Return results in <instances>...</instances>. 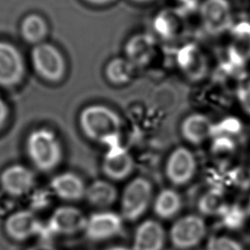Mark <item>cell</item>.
Returning a JSON list of instances; mask_svg holds the SVG:
<instances>
[{
  "instance_id": "8",
  "label": "cell",
  "mask_w": 250,
  "mask_h": 250,
  "mask_svg": "<svg viewBox=\"0 0 250 250\" xmlns=\"http://www.w3.org/2000/svg\"><path fill=\"white\" fill-rule=\"evenodd\" d=\"M176 62L184 75L191 81L203 79L208 72V61L202 49L193 42L182 45L176 54Z\"/></svg>"
},
{
  "instance_id": "23",
  "label": "cell",
  "mask_w": 250,
  "mask_h": 250,
  "mask_svg": "<svg viewBox=\"0 0 250 250\" xmlns=\"http://www.w3.org/2000/svg\"><path fill=\"white\" fill-rule=\"evenodd\" d=\"M135 67L125 57H116L107 62L104 68V74L111 84L124 85L132 79Z\"/></svg>"
},
{
  "instance_id": "29",
  "label": "cell",
  "mask_w": 250,
  "mask_h": 250,
  "mask_svg": "<svg viewBox=\"0 0 250 250\" xmlns=\"http://www.w3.org/2000/svg\"><path fill=\"white\" fill-rule=\"evenodd\" d=\"M9 116V108L7 104L2 98H0V130L4 127Z\"/></svg>"
},
{
  "instance_id": "3",
  "label": "cell",
  "mask_w": 250,
  "mask_h": 250,
  "mask_svg": "<svg viewBox=\"0 0 250 250\" xmlns=\"http://www.w3.org/2000/svg\"><path fill=\"white\" fill-rule=\"evenodd\" d=\"M152 198L151 183L143 177L133 179L124 188L121 199V216L124 220H139L147 210Z\"/></svg>"
},
{
  "instance_id": "24",
  "label": "cell",
  "mask_w": 250,
  "mask_h": 250,
  "mask_svg": "<svg viewBox=\"0 0 250 250\" xmlns=\"http://www.w3.org/2000/svg\"><path fill=\"white\" fill-rule=\"evenodd\" d=\"M226 207V199L219 190H208L198 201V209L204 215L220 216Z\"/></svg>"
},
{
  "instance_id": "21",
  "label": "cell",
  "mask_w": 250,
  "mask_h": 250,
  "mask_svg": "<svg viewBox=\"0 0 250 250\" xmlns=\"http://www.w3.org/2000/svg\"><path fill=\"white\" fill-rule=\"evenodd\" d=\"M182 208V197L178 191L172 188H163L153 201L155 215L163 220L175 217Z\"/></svg>"
},
{
  "instance_id": "16",
  "label": "cell",
  "mask_w": 250,
  "mask_h": 250,
  "mask_svg": "<svg viewBox=\"0 0 250 250\" xmlns=\"http://www.w3.org/2000/svg\"><path fill=\"white\" fill-rule=\"evenodd\" d=\"M166 233L162 225L154 220H146L136 229L132 250H162L165 245Z\"/></svg>"
},
{
  "instance_id": "18",
  "label": "cell",
  "mask_w": 250,
  "mask_h": 250,
  "mask_svg": "<svg viewBox=\"0 0 250 250\" xmlns=\"http://www.w3.org/2000/svg\"><path fill=\"white\" fill-rule=\"evenodd\" d=\"M50 188L54 194L67 201L81 199L85 196L87 188L81 177L72 172L56 175L50 182Z\"/></svg>"
},
{
  "instance_id": "13",
  "label": "cell",
  "mask_w": 250,
  "mask_h": 250,
  "mask_svg": "<svg viewBox=\"0 0 250 250\" xmlns=\"http://www.w3.org/2000/svg\"><path fill=\"white\" fill-rule=\"evenodd\" d=\"M0 184L8 194L21 196L32 189L35 184V176L28 167L22 164H13L2 171Z\"/></svg>"
},
{
  "instance_id": "7",
  "label": "cell",
  "mask_w": 250,
  "mask_h": 250,
  "mask_svg": "<svg viewBox=\"0 0 250 250\" xmlns=\"http://www.w3.org/2000/svg\"><path fill=\"white\" fill-rule=\"evenodd\" d=\"M196 172V158L192 151L185 146L176 147L168 156L165 175L174 186L188 184Z\"/></svg>"
},
{
  "instance_id": "2",
  "label": "cell",
  "mask_w": 250,
  "mask_h": 250,
  "mask_svg": "<svg viewBox=\"0 0 250 250\" xmlns=\"http://www.w3.org/2000/svg\"><path fill=\"white\" fill-rule=\"evenodd\" d=\"M25 149L32 164L43 172L55 169L62 158V147L59 138L46 127L34 129L28 134Z\"/></svg>"
},
{
  "instance_id": "11",
  "label": "cell",
  "mask_w": 250,
  "mask_h": 250,
  "mask_svg": "<svg viewBox=\"0 0 250 250\" xmlns=\"http://www.w3.org/2000/svg\"><path fill=\"white\" fill-rule=\"evenodd\" d=\"M87 217L74 206H60L51 214L47 226L53 234L69 235L84 230Z\"/></svg>"
},
{
  "instance_id": "9",
  "label": "cell",
  "mask_w": 250,
  "mask_h": 250,
  "mask_svg": "<svg viewBox=\"0 0 250 250\" xmlns=\"http://www.w3.org/2000/svg\"><path fill=\"white\" fill-rule=\"evenodd\" d=\"M23 58L13 44L0 41V86L14 87L24 76Z\"/></svg>"
},
{
  "instance_id": "10",
  "label": "cell",
  "mask_w": 250,
  "mask_h": 250,
  "mask_svg": "<svg viewBox=\"0 0 250 250\" xmlns=\"http://www.w3.org/2000/svg\"><path fill=\"white\" fill-rule=\"evenodd\" d=\"M123 218L112 211H100L87 217L84 228L85 234L91 240L103 241L120 233L123 228Z\"/></svg>"
},
{
  "instance_id": "12",
  "label": "cell",
  "mask_w": 250,
  "mask_h": 250,
  "mask_svg": "<svg viewBox=\"0 0 250 250\" xmlns=\"http://www.w3.org/2000/svg\"><path fill=\"white\" fill-rule=\"evenodd\" d=\"M134 166L131 153L119 143L107 147L103 158L102 170L108 179L122 181L131 175Z\"/></svg>"
},
{
  "instance_id": "22",
  "label": "cell",
  "mask_w": 250,
  "mask_h": 250,
  "mask_svg": "<svg viewBox=\"0 0 250 250\" xmlns=\"http://www.w3.org/2000/svg\"><path fill=\"white\" fill-rule=\"evenodd\" d=\"M48 33L46 21L37 14H30L23 18L21 23V37L28 43L39 44L43 42Z\"/></svg>"
},
{
  "instance_id": "5",
  "label": "cell",
  "mask_w": 250,
  "mask_h": 250,
  "mask_svg": "<svg viewBox=\"0 0 250 250\" xmlns=\"http://www.w3.org/2000/svg\"><path fill=\"white\" fill-rule=\"evenodd\" d=\"M32 65L39 76L49 82H59L65 74V61L61 51L46 42L36 44L31 51Z\"/></svg>"
},
{
  "instance_id": "19",
  "label": "cell",
  "mask_w": 250,
  "mask_h": 250,
  "mask_svg": "<svg viewBox=\"0 0 250 250\" xmlns=\"http://www.w3.org/2000/svg\"><path fill=\"white\" fill-rule=\"evenodd\" d=\"M152 28L159 37L173 39L182 32V14L176 9H161L152 19Z\"/></svg>"
},
{
  "instance_id": "25",
  "label": "cell",
  "mask_w": 250,
  "mask_h": 250,
  "mask_svg": "<svg viewBox=\"0 0 250 250\" xmlns=\"http://www.w3.org/2000/svg\"><path fill=\"white\" fill-rule=\"evenodd\" d=\"M206 250H243V248L233 238L226 235H214L207 240Z\"/></svg>"
},
{
  "instance_id": "30",
  "label": "cell",
  "mask_w": 250,
  "mask_h": 250,
  "mask_svg": "<svg viewBox=\"0 0 250 250\" xmlns=\"http://www.w3.org/2000/svg\"><path fill=\"white\" fill-rule=\"evenodd\" d=\"M86 2L93 4V5H98V6H104V5H108L113 3L115 0H85Z\"/></svg>"
},
{
  "instance_id": "1",
  "label": "cell",
  "mask_w": 250,
  "mask_h": 250,
  "mask_svg": "<svg viewBox=\"0 0 250 250\" xmlns=\"http://www.w3.org/2000/svg\"><path fill=\"white\" fill-rule=\"evenodd\" d=\"M78 122L83 134L96 143L107 147L120 143L121 118L104 104L87 105L81 110Z\"/></svg>"
},
{
  "instance_id": "15",
  "label": "cell",
  "mask_w": 250,
  "mask_h": 250,
  "mask_svg": "<svg viewBox=\"0 0 250 250\" xmlns=\"http://www.w3.org/2000/svg\"><path fill=\"white\" fill-rule=\"evenodd\" d=\"M41 223L30 210H19L11 214L4 225L7 235L16 241H24L38 234Z\"/></svg>"
},
{
  "instance_id": "31",
  "label": "cell",
  "mask_w": 250,
  "mask_h": 250,
  "mask_svg": "<svg viewBox=\"0 0 250 250\" xmlns=\"http://www.w3.org/2000/svg\"><path fill=\"white\" fill-rule=\"evenodd\" d=\"M104 250H132V248L124 246V245H113V246L107 247V248H105Z\"/></svg>"
},
{
  "instance_id": "4",
  "label": "cell",
  "mask_w": 250,
  "mask_h": 250,
  "mask_svg": "<svg viewBox=\"0 0 250 250\" xmlns=\"http://www.w3.org/2000/svg\"><path fill=\"white\" fill-rule=\"evenodd\" d=\"M197 12L203 29L212 36L229 32L234 22L229 0H202Z\"/></svg>"
},
{
  "instance_id": "32",
  "label": "cell",
  "mask_w": 250,
  "mask_h": 250,
  "mask_svg": "<svg viewBox=\"0 0 250 250\" xmlns=\"http://www.w3.org/2000/svg\"><path fill=\"white\" fill-rule=\"evenodd\" d=\"M132 3L135 4H141V5H145V4H150L152 2H154L155 0H129Z\"/></svg>"
},
{
  "instance_id": "20",
  "label": "cell",
  "mask_w": 250,
  "mask_h": 250,
  "mask_svg": "<svg viewBox=\"0 0 250 250\" xmlns=\"http://www.w3.org/2000/svg\"><path fill=\"white\" fill-rule=\"evenodd\" d=\"M85 197L93 206L106 208L116 201L117 189L107 181L96 180L87 187Z\"/></svg>"
},
{
  "instance_id": "6",
  "label": "cell",
  "mask_w": 250,
  "mask_h": 250,
  "mask_svg": "<svg viewBox=\"0 0 250 250\" xmlns=\"http://www.w3.org/2000/svg\"><path fill=\"white\" fill-rule=\"evenodd\" d=\"M206 234V224L198 215H186L170 228L169 239L179 250H188L198 245Z\"/></svg>"
},
{
  "instance_id": "27",
  "label": "cell",
  "mask_w": 250,
  "mask_h": 250,
  "mask_svg": "<svg viewBox=\"0 0 250 250\" xmlns=\"http://www.w3.org/2000/svg\"><path fill=\"white\" fill-rule=\"evenodd\" d=\"M236 98L243 111L250 115V74L243 76L238 82Z\"/></svg>"
},
{
  "instance_id": "26",
  "label": "cell",
  "mask_w": 250,
  "mask_h": 250,
  "mask_svg": "<svg viewBox=\"0 0 250 250\" xmlns=\"http://www.w3.org/2000/svg\"><path fill=\"white\" fill-rule=\"evenodd\" d=\"M223 217V224L229 229H238L244 221L245 214L236 206H229L225 208L220 217Z\"/></svg>"
},
{
  "instance_id": "17",
  "label": "cell",
  "mask_w": 250,
  "mask_h": 250,
  "mask_svg": "<svg viewBox=\"0 0 250 250\" xmlns=\"http://www.w3.org/2000/svg\"><path fill=\"white\" fill-rule=\"evenodd\" d=\"M215 124L209 117L201 113L187 116L181 124V134L189 144L201 145L214 135Z\"/></svg>"
},
{
  "instance_id": "14",
  "label": "cell",
  "mask_w": 250,
  "mask_h": 250,
  "mask_svg": "<svg viewBox=\"0 0 250 250\" xmlns=\"http://www.w3.org/2000/svg\"><path fill=\"white\" fill-rule=\"evenodd\" d=\"M156 49L154 37L146 32L131 35L124 45L125 58L136 67L147 64L153 58Z\"/></svg>"
},
{
  "instance_id": "28",
  "label": "cell",
  "mask_w": 250,
  "mask_h": 250,
  "mask_svg": "<svg viewBox=\"0 0 250 250\" xmlns=\"http://www.w3.org/2000/svg\"><path fill=\"white\" fill-rule=\"evenodd\" d=\"M51 202L50 193L46 189L36 190L30 199V205L33 209H44Z\"/></svg>"
}]
</instances>
